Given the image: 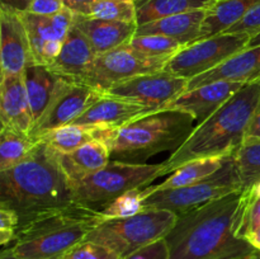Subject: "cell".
<instances>
[{
	"mask_svg": "<svg viewBox=\"0 0 260 259\" xmlns=\"http://www.w3.org/2000/svg\"><path fill=\"white\" fill-rule=\"evenodd\" d=\"M65 8L63 0H32L27 12L38 15H53Z\"/></svg>",
	"mask_w": 260,
	"mask_h": 259,
	"instance_id": "obj_37",
	"label": "cell"
},
{
	"mask_svg": "<svg viewBox=\"0 0 260 259\" xmlns=\"http://www.w3.org/2000/svg\"><path fill=\"white\" fill-rule=\"evenodd\" d=\"M152 113L146 107L134 103L119 96L104 94L95 103L91 104L74 123L101 124L121 128L129 122L142 116Z\"/></svg>",
	"mask_w": 260,
	"mask_h": 259,
	"instance_id": "obj_20",
	"label": "cell"
},
{
	"mask_svg": "<svg viewBox=\"0 0 260 259\" xmlns=\"http://www.w3.org/2000/svg\"><path fill=\"white\" fill-rule=\"evenodd\" d=\"M23 78L33 121L36 123L50 106L56 91L63 81V78L51 70L50 66L36 62L25 68L23 71Z\"/></svg>",
	"mask_w": 260,
	"mask_h": 259,
	"instance_id": "obj_23",
	"label": "cell"
},
{
	"mask_svg": "<svg viewBox=\"0 0 260 259\" xmlns=\"http://www.w3.org/2000/svg\"><path fill=\"white\" fill-rule=\"evenodd\" d=\"M37 145V140L29 135L15 131L9 127L0 130V172L19 164Z\"/></svg>",
	"mask_w": 260,
	"mask_h": 259,
	"instance_id": "obj_28",
	"label": "cell"
},
{
	"mask_svg": "<svg viewBox=\"0 0 260 259\" xmlns=\"http://www.w3.org/2000/svg\"><path fill=\"white\" fill-rule=\"evenodd\" d=\"M0 121L2 127H9L30 136L35 121L23 73L0 79Z\"/></svg>",
	"mask_w": 260,
	"mask_h": 259,
	"instance_id": "obj_15",
	"label": "cell"
},
{
	"mask_svg": "<svg viewBox=\"0 0 260 259\" xmlns=\"http://www.w3.org/2000/svg\"><path fill=\"white\" fill-rule=\"evenodd\" d=\"M241 190L243 184L239 178L234 154L216 174L207 179L185 187L152 192L144 201V210H168L179 216Z\"/></svg>",
	"mask_w": 260,
	"mask_h": 259,
	"instance_id": "obj_8",
	"label": "cell"
},
{
	"mask_svg": "<svg viewBox=\"0 0 260 259\" xmlns=\"http://www.w3.org/2000/svg\"><path fill=\"white\" fill-rule=\"evenodd\" d=\"M58 159L74 187L111 161V147L103 141H91L68 154H58Z\"/></svg>",
	"mask_w": 260,
	"mask_h": 259,
	"instance_id": "obj_24",
	"label": "cell"
},
{
	"mask_svg": "<svg viewBox=\"0 0 260 259\" xmlns=\"http://www.w3.org/2000/svg\"><path fill=\"white\" fill-rule=\"evenodd\" d=\"M177 220L178 215L172 211L144 210L131 217L104 220L85 240L111 249L122 259L154 241L165 239Z\"/></svg>",
	"mask_w": 260,
	"mask_h": 259,
	"instance_id": "obj_7",
	"label": "cell"
},
{
	"mask_svg": "<svg viewBox=\"0 0 260 259\" xmlns=\"http://www.w3.org/2000/svg\"><path fill=\"white\" fill-rule=\"evenodd\" d=\"M245 240L248 241L254 249H256V250L260 251V226L259 228H256L255 230L250 231V233L245 236Z\"/></svg>",
	"mask_w": 260,
	"mask_h": 259,
	"instance_id": "obj_39",
	"label": "cell"
},
{
	"mask_svg": "<svg viewBox=\"0 0 260 259\" xmlns=\"http://www.w3.org/2000/svg\"><path fill=\"white\" fill-rule=\"evenodd\" d=\"M259 45H260V32H258L255 36H253V37H251L248 47H254V46H259Z\"/></svg>",
	"mask_w": 260,
	"mask_h": 259,
	"instance_id": "obj_44",
	"label": "cell"
},
{
	"mask_svg": "<svg viewBox=\"0 0 260 259\" xmlns=\"http://www.w3.org/2000/svg\"><path fill=\"white\" fill-rule=\"evenodd\" d=\"M57 259H63V258H62V256H61V258H57Z\"/></svg>",
	"mask_w": 260,
	"mask_h": 259,
	"instance_id": "obj_47",
	"label": "cell"
},
{
	"mask_svg": "<svg viewBox=\"0 0 260 259\" xmlns=\"http://www.w3.org/2000/svg\"><path fill=\"white\" fill-rule=\"evenodd\" d=\"M35 63L27 28L20 12L0 5V68L2 76L18 75Z\"/></svg>",
	"mask_w": 260,
	"mask_h": 259,
	"instance_id": "obj_13",
	"label": "cell"
},
{
	"mask_svg": "<svg viewBox=\"0 0 260 259\" xmlns=\"http://www.w3.org/2000/svg\"><path fill=\"white\" fill-rule=\"evenodd\" d=\"M63 259H121L116 253L101 244L84 240L83 243L74 246L69 253L62 256Z\"/></svg>",
	"mask_w": 260,
	"mask_h": 259,
	"instance_id": "obj_33",
	"label": "cell"
},
{
	"mask_svg": "<svg viewBox=\"0 0 260 259\" xmlns=\"http://www.w3.org/2000/svg\"><path fill=\"white\" fill-rule=\"evenodd\" d=\"M119 128L101 124H66L41 136L51 149L58 154H68L91 141H103L112 146Z\"/></svg>",
	"mask_w": 260,
	"mask_h": 259,
	"instance_id": "obj_21",
	"label": "cell"
},
{
	"mask_svg": "<svg viewBox=\"0 0 260 259\" xmlns=\"http://www.w3.org/2000/svg\"><path fill=\"white\" fill-rule=\"evenodd\" d=\"M0 2H2V5L12 8L18 12H27L32 0H0Z\"/></svg>",
	"mask_w": 260,
	"mask_h": 259,
	"instance_id": "obj_38",
	"label": "cell"
},
{
	"mask_svg": "<svg viewBox=\"0 0 260 259\" xmlns=\"http://www.w3.org/2000/svg\"><path fill=\"white\" fill-rule=\"evenodd\" d=\"M74 25L88 38L96 55L124 46L135 37L137 30V23L94 19L76 13Z\"/></svg>",
	"mask_w": 260,
	"mask_h": 259,
	"instance_id": "obj_17",
	"label": "cell"
},
{
	"mask_svg": "<svg viewBox=\"0 0 260 259\" xmlns=\"http://www.w3.org/2000/svg\"><path fill=\"white\" fill-rule=\"evenodd\" d=\"M145 200H146L145 187L135 188V189L128 190L119 197L114 198L112 202L104 206L101 211L106 220L131 217V216H135L144 211Z\"/></svg>",
	"mask_w": 260,
	"mask_h": 259,
	"instance_id": "obj_32",
	"label": "cell"
},
{
	"mask_svg": "<svg viewBox=\"0 0 260 259\" xmlns=\"http://www.w3.org/2000/svg\"><path fill=\"white\" fill-rule=\"evenodd\" d=\"M74 203L73 183L58 152L37 140L23 161L0 172V207L15 211L20 221Z\"/></svg>",
	"mask_w": 260,
	"mask_h": 259,
	"instance_id": "obj_2",
	"label": "cell"
},
{
	"mask_svg": "<svg viewBox=\"0 0 260 259\" xmlns=\"http://www.w3.org/2000/svg\"><path fill=\"white\" fill-rule=\"evenodd\" d=\"M94 2H98V0H63L65 7L69 8V9H71L73 12H76L79 8L84 7V5L86 4H90V3H94Z\"/></svg>",
	"mask_w": 260,
	"mask_h": 259,
	"instance_id": "obj_40",
	"label": "cell"
},
{
	"mask_svg": "<svg viewBox=\"0 0 260 259\" xmlns=\"http://www.w3.org/2000/svg\"><path fill=\"white\" fill-rule=\"evenodd\" d=\"M169 60L142 56L124 45L96 55L80 83L107 93L116 84L135 76L164 70Z\"/></svg>",
	"mask_w": 260,
	"mask_h": 259,
	"instance_id": "obj_10",
	"label": "cell"
},
{
	"mask_svg": "<svg viewBox=\"0 0 260 259\" xmlns=\"http://www.w3.org/2000/svg\"><path fill=\"white\" fill-rule=\"evenodd\" d=\"M254 259H260V251L256 250L255 255H254Z\"/></svg>",
	"mask_w": 260,
	"mask_h": 259,
	"instance_id": "obj_46",
	"label": "cell"
},
{
	"mask_svg": "<svg viewBox=\"0 0 260 259\" xmlns=\"http://www.w3.org/2000/svg\"><path fill=\"white\" fill-rule=\"evenodd\" d=\"M228 33H246L250 37L260 32V4L256 5L250 13L245 15L243 19L235 25L226 30Z\"/></svg>",
	"mask_w": 260,
	"mask_h": 259,
	"instance_id": "obj_36",
	"label": "cell"
},
{
	"mask_svg": "<svg viewBox=\"0 0 260 259\" xmlns=\"http://www.w3.org/2000/svg\"><path fill=\"white\" fill-rule=\"evenodd\" d=\"M260 113V80L245 84L212 116L198 123L187 141L164 163L162 175L196 159L230 156L241 146Z\"/></svg>",
	"mask_w": 260,
	"mask_h": 259,
	"instance_id": "obj_3",
	"label": "cell"
},
{
	"mask_svg": "<svg viewBox=\"0 0 260 259\" xmlns=\"http://www.w3.org/2000/svg\"><path fill=\"white\" fill-rule=\"evenodd\" d=\"M245 84L235 81H215L194 89H187L169 106L170 109L189 113L198 123L212 116Z\"/></svg>",
	"mask_w": 260,
	"mask_h": 259,
	"instance_id": "obj_14",
	"label": "cell"
},
{
	"mask_svg": "<svg viewBox=\"0 0 260 259\" xmlns=\"http://www.w3.org/2000/svg\"><path fill=\"white\" fill-rule=\"evenodd\" d=\"M122 259H169V249L165 239L154 241Z\"/></svg>",
	"mask_w": 260,
	"mask_h": 259,
	"instance_id": "obj_35",
	"label": "cell"
},
{
	"mask_svg": "<svg viewBox=\"0 0 260 259\" xmlns=\"http://www.w3.org/2000/svg\"><path fill=\"white\" fill-rule=\"evenodd\" d=\"M74 13L94 19L137 23V7L135 0H98L79 8Z\"/></svg>",
	"mask_w": 260,
	"mask_h": 259,
	"instance_id": "obj_29",
	"label": "cell"
},
{
	"mask_svg": "<svg viewBox=\"0 0 260 259\" xmlns=\"http://www.w3.org/2000/svg\"><path fill=\"white\" fill-rule=\"evenodd\" d=\"M189 113L162 109L121 127L111 146V160L144 164L160 152H175L197 124Z\"/></svg>",
	"mask_w": 260,
	"mask_h": 259,
	"instance_id": "obj_5",
	"label": "cell"
},
{
	"mask_svg": "<svg viewBox=\"0 0 260 259\" xmlns=\"http://www.w3.org/2000/svg\"><path fill=\"white\" fill-rule=\"evenodd\" d=\"M246 137H260V113L256 116V118L254 119L253 124H251L250 130L248 132V136Z\"/></svg>",
	"mask_w": 260,
	"mask_h": 259,
	"instance_id": "obj_42",
	"label": "cell"
},
{
	"mask_svg": "<svg viewBox=\"0 0 260 259\" xmlns=\"http://www.w3.org/2000/svg\"><path fill=\"white\" fill-rule=\"evenodd\" d=\"M188 83V79L161 70L116 84L106 94L141 104L150 112H159L169 108L170 104L187 90Z\"/></svg>",
	"mask_w": 260,
	"mask_h": 259,
	"instance_id": "obj_11",
	"label": "cell"
},
{
	"mask_svg": "<svg viewBox=\"0 0 260 259\" xmlns=\"http://www.w3.org/2000/svg\"><path fill=\"white\" fill-rule=\"evenodd\" d=\"M251 37L246 33H220L202 38L183 47L165 65L164 70L190 80L236 55L249 46Z\"/></svg>",
	"mask_w": 260,
	"mask_h": 259,
	"instance_id": "obj_9",
	"label": "cell"
},
{
	"mask_svg": "<svg viewBox=\"0 0 260 259\" xmlns=\"http://www.w3.org/2000/svg\"><path fill=\"white\" fill-rule=\"evenodd\" d=\"M95 56L96 53L88 38L73 25L63 41L60 53L51 63L50 69L66 80L80 83Z\"/></svg>",
	"mask_w": 260,
	"mask_h": 259,
	"instance_id": "obj_19",
	"label": "cell"
},
{
	"mask_svg": "<svg viewBox=\"0 0 260 259\" xmlns=\"http://www.w3.org/2000/svg\"><path fill=\"white\" fill-rule=\"evenodd\" d=\"M259 4L260 0H213L207 8L201 40L225 33Z\"/></svg>",
	"mask_w": 260,
	"mask_h": 259,
	"instance_id": "obj_25",
	"label": "cell"
},
{
	"mask_svg": "<svg viewBox=\"0 0 260 259\" xmlns=\"http://www.w3.org/2000/svg\"><path fill=\"white\" fill-rule=\"evenodd\" d=\"M256 250L254 251V253L251 254H248V255H244V256H240V258H235V259H254V255H255Z\"/></svg>",
	"mask_w": 260,
	"mask_h": 259,
	"instance_id": "obj_45",
	"label": "cell"
},
{
	"mask_svg": "<svg viewBox=\"0 0 260 259\" xmlns=\"http://www.w3.org/2000/svg\"><path fill=\"white\" fill-rule=\"evenodd\" d=\"M243 190L246 193V196H248L250 200H260V180H258V182L254 183L253 185H250V187Z\"/></svg>",
	"mask_w": 260,
	"mask_h": 259,
	"instance_id": "obj_41",
	"label": "cell"
},
{
	"mask_svg": "<svg viewBox=\"0 0 260 259\" xmlns=\"http://www.w3.org/2000/svg\"><path fill=\"white\" fill-rule=\"evenodd\" d=\"M126 46L140 55L156 58H172L185 47L179 41L161 35L135 36Z\"/></svg>",
	"mask_w": 260,
	"mask_h": 259,
	"instance_id": "obj_31",
	"label": "cell"
},
{
	"mask_svg": "<svg viewBox=\"0 0 260 259\" xmlns=\"http://www.w3.org/2000/svg\"><path fill=\"white\" fill-rule=\"evenodd\" d=\"M258 80H260V45L244 48L217 68L190 79L188 89H194L215 81L250 84Z\"/></svg>",
	"mask_w": 260,
	"mask_h": 259,
	"instance_id": "obj_16",
	"label": "cell"
},
{
	"mask_svg": "<svg viewBox=\"0 0 260 259\" xmlns=\"http://www.w3.org/2000/svg\"><path fill=\"white\" fill-rule=\"evenodd\" d=\"M162 170L164 163L137 164L111 160L104 168L74 184V203L101 211L123 193L147 187L152 180L162 177Z\"/></svg>",
	"mask_w": 260,
	"mask_h": 259,
	"instance_id": "obj_6",
	"label": "cell"
},
{
	"mask_svg": "<svg viewBox=\"0 0 260 259\" xmlns=\"http://www.w3.org/2000/svg\"><path fill=\"white\" fill-rule=\"evenodd\" d=\"M22 19L27 28L35 62L48 43H63L66 36L74 25L75 13L69 8L53 15H38L29 12H20Z\"/></svg>",
	"mask_w": 260,
	"mask_h": 259,
	"instance_id": "obj_18",
	"label": "cell"
},
{
	"mask_svg": "<svg viewBox=\"0 0 260 259\" xmlns=\"http://www.w3.org/2000/svg\"><path fill=\"white\" fill-rule=\"evenodd\" d=\"M19 226V216L15 211L7 207H0V244L7 246L14 240Z\"/></svg>",
	"mask_w": 260,
	"mask_h": 259,
	"instance_id": "obj_34",
	"label": "cell"
},
{
	"mask_svg": "<svg viewBox=\"0 0 260 259\" xmlns=\"http://www.w3.org/2000/svg\"><path fill=\"white\" fill-rule=\"evenodd\" d=\"M207 8L192 10V12L180 13V14L170 15L161 18L154 22L145 23L137 25L136 35H161L174 38L183 45H190L196 41L201 40L203 20L206 18Z\"/></svg>",
	"mask_w": 260,
	"mask_h": 259,
	"instance_id": "obj_22",
	"label": "cell"
},
{
	"mask_svg": "<svg viewBox=\"0 0 260 259\" xmlns=\"http://www.w3.org/2000/svg\"><path fill=\"white\" fill-rule=\"evenodd\" d=\"M137 25L192 10L208 8L213 0H135Z\"/></svg>",
	"mask_w": 260,
	"mask_h": 259,
	"instance_id": "obj_27",
	"label": "cell"
},
{
	"mask_svg": "<svg viewBox=\"0 0 260 259\" xmlns=\"http://www.w3.org/2000/svg\"><path fill=\"white\" fill-rule=\"evenodd\" d=\"M104 94L90 85L63 79L50 106L33 126L30 137L38 140L52 130L74 123Z\"/></svg>",
	"mask_w": 260,
	"mask_h": 259,
	"instance_id": "obj_12",
	"label": "cell"
},
{
	"mask_svg": "<svg viewBox=\"0 0 260 259\" xmlns=\"http://www.w3.org/2000/svg\"><path fill=\"white\" fill-rule=\"evenodd\" d=\"M238 174L246 189L260 180V137H246L235 152Z\"/></svg>",
	"mask_w": 260,
	"mask_h": 259,
	"instance_id": "obj_30",
	"label": "cell"
},
{
	"mask_svg": "<svg viewBox=\"0 0 260 259\" xmlns=\"http://www.w3.org/2000/svg\"><path fill=\"white\" fill-rule=\"evenodd\" d=\"M0 259H22V258H18L17 255H14L13 251L10 250L9 248H4V250L2 251V255H0Z\"/></svg>",
	"mask_w": 260,
	"mask_h": 259,
	"instance_id": "obj_43",
	"label": "cell"
},
{
	"mask_svg": "<svg viewBox=\"0 0 260 259\" xmlns=\"http://www.w3.org/2000/svg\"><path fill=\"white\" fill-rule=\"evenodd\" d=\"M234 155V154H233ZM231 156V155H230ZM230 156H211L196 159L189 163H185L180 168L170 174L167 180L156 185H147L145 187V195L150 196L152 192L165 189H174V188L185 187V185L194 184V183L205 180L212 177L225 165Z\"/></svg>",
	"mask_w": 260,
	"mask_h": 259,
	"instance_id": "obj_26",
	"label": "cell"
},
{
	"mask_svg": "<svg viewBox=\"0 0 260 259\" xmlns=\"http://www.w3.org/2000/svg\"><path fill=\"white\" fill-rule=\"evenodd\" d=\"M241 192L178 216L165 236L169 259H235L254 253L256 249L236 233Z\"/></svg>",
	"mask_w": 260,
	"mask_h": 259,
	"instance_id": "obj_1",
	"label": "cell"
},
{
	"mask_svg": "<svg viewBox=\"0 0 260 259\" xmlns=\"http://www.w3.org/2000/svg\"><path fill=\"white\" fill-rule=\"evenodd\" d=\"M106 220L102 211L71 203L20 221L10 250L22 259H57Z\"/></svg>",
	"mask_w": 260,
	"mask_h": 259,
	"instance_id": "obj_4",
	"label": "cell"
}]
</instances>
